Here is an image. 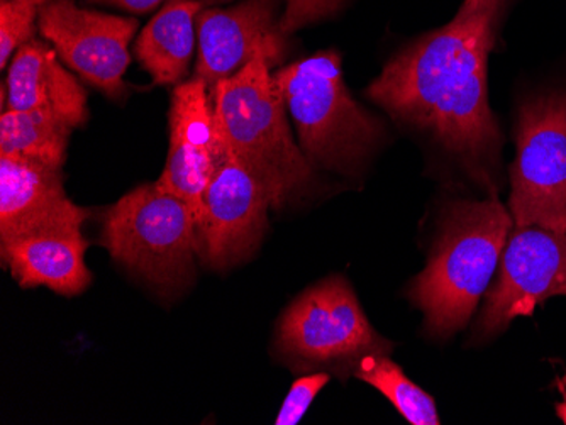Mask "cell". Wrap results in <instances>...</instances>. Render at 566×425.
Segmentation results:
<instances>
[{
  "mask_svg": "<svg viewBox=\"0 0 566 425\" xmlns=\"http://www.w3.org/2000/svg\"><path fill=\"white\" fill-rule=\"evenodd\" d=\"M516 146L509 199L514 226L566 233V91L521 104Z\"/></svg>",
  "mask_w": 566,
  "mask_h": 425,
  "instance_id": "cell-7",
  "label": "cell"
},
{
  "mask_svg": "<svg viewBox=\"0 0 566 425\" xmlns=\"http://www.w3.org/2000/svg\"><path fill=\"white\" fill-rule=\"evenodd\" d=\"M219 0H167L135 43V56L157 85H178L189 72L197 18Z\"/></svg>",
  "mask_w": 566,
  "mask_h": 425,
  "instance_id": "cell-16",
  "label": "cell"
},
{
  "mask_svg": "<svg viewBox=\"0 0 566 425\" xmlns=\"http://www.w3.org/2000/svg\"><path fill=\"white\" fill-rule=\"evenodd\" d=\"M283 2L285 8L280 15V30L285 36L308 24L338 14L346 4V0H283Z\"/></svg>",
  "mask_w": 566,
  "mask_h": 425,
  "instance_id": "cell-20",
  "label": "cell"
},
{
  "mask_svg": "<svg viewBox=\"0 0 566 425\" xmlns=\"http://www.w3.org/2000/svg\"><path fill=\"white\" fill-rule=\"evenodd\" d=\"M50 0H4L0 2V66L8 70L19 47L33 40L36 21Z\"/></svg>",
  "mask_w": 566,
  "mask_h": 425,
  "instance_id": "cell-19",
  "label": "cell"
},
{
  "mask_svg": "<svg viewBox=\"0 0 566 425\" xmlns=\"http://www.w3.org/2000/svg\"><path fill=\"white\" fill-rule=\"evenodd\" d=\"M218 131L208 85L199 78L175 85L170 106V148L157 180L167 192L189 202L199 221L203 192L218 158Z\"/></svg>",
  "mask_w": 566,
  "mask_h": 425,
  "instance_id": "cell-13",
  "label": "cell"
},
{
  "mask_svg": "<svg viewBox=\"0 0 566 425\" xmlns=\"http://www.w3.org/2000/svg\"><path fill=\"white\" fill-rule=\"evenodd\" d=\"M563 385L566 386V373H565V376H563Z\"/></svg>",
  "mask_w": 566,
  "mask_h": 425,
  "instance_id": "cell-24",
  "label": "cell"
},
{
  "mask_svg": "<svg viewBox=\"0 0 566 425\" xmlns=\"http://www.w3.org/2000/svg\"><path fill=\"white\" fill-rule=\"evenodd\" d=\"M4 87L8 109L46 110L69 120L73 128L87 123V92L60 63L55 47L36 38L12 56Z\"/></svg>",
  "mask_w": 566,
  "mask_h": 425,
  "instance_id": "cell-14",
  "label": "cell"
},
{
  "mask_svg": "<svg viewBox=\"0 0 566 425\" xmlns=\"http://www.w3.org/2000/svg\"><path fill=\"white\" fill-rule=\"evenodd\" d=\"M499 2L465 0L450 24L400 50L367 91L396 119L431 135L485 187H494L501 167L502 132L486 87Z\"/></svg>",
  "mask_w": 566,
  "mask_h": 425,
  "instance_id": "cell-1",
  "label": "cell"
},
{
  "mask_svg": "<svg viewBox=\"0 0 566 425\" xmlns=\"http://www.w3.org/2000/svg\"><path fill=\"white\" fill-rule=\"evenodd\" d=\"M559 295L566 297V233L514 226L476 328L482 336L499 334L512 320L530 317L539 304Z\"/></svg>",
  "mask_w": 566,
  "mask_h": 425,
  "instance_id": "cell-10",
  "label": "cell"
},
{
  "mask_svg": "<svg viewBox=\"0 0 566 425\" xmlns=\"http://www.w3.org/2000/svg\"><path fill=\"white\" fill-rule=\"evenodd\" d=\"M512 227L511 212L495 199L460 200L447 209L428 266L409 288L432 338H450L469 323Z\"/></svg>",
  "mask_w": 566,
  "mask_h": 425,
  "instance_id": "cell-2",
  "label": "cell"
},
{
  "mask_svg": "<svg viewBox=\"0 0 566 425\" xmlns=\"http://www.w3.org/2000/svg\"><path fill=\"white\" fill-rule=\"evenodd\" d=\"M270 70L265 59L253 60L209 94L219 139L259 180L279 211L308 189L313 163L292 138L287 107Z\"/></svg>",
  "mask_w": 566,
  "mask_h": 425,
  "instance_id": "cell-3",
  "label": "cell"
},
{
  "mask_svg": "<svg viewBox=\"0 0 566 425\" xmlns=\"http://www.w3.org/2000/svg\"><path fill=\"white\" fill-rule=\"evenodd\" d=\"M88 2H101V4L116 6V8L124 9V11L136 12V14H143V12L153 11L158 8L165 0H88Z\"/></svg>",
  "mask_w": 566,
  "mask_h": 425,
  "instance_id": "cell-22",
  "label": "cell"
},
{
  "mask_svg": "<svg viewBox=\"0 0 566 425\" xmlns=\"http://www.w3.org/2000/svg\"><path fill=\"white\" fill-rule=\"evenodd\" d=\"M87 249L82 230L46 231L0 244L2 262L22 288L46 287L65 297L91 287Z\"/></svg>",
  "mask_w": 566,
  "mask_h": 425,
  "instance_id": "cell-15",
  "label": "cell"
},
{
  "mask_svg": "<svg viewBox=\"0 0 566 425\" xmlns=\"http://www.w3.org/2000/svg\"><path fill=\"white\" fill-rule=\"evenodd\" d=\"M279 6L280 0H241L228 9H203L197 18L193 78L211 92L253 60L280 65L287 52V36L280 30Z\"/></svg>",
  "mask_w": 566,
  "mask_h": 425,
  "instance_id": "cell-11",
  "label": "cell"
},
{
  "mask_svg": "<svg viewBox=\"0 0 566 425\" xmlns=\"http://www.w3.org/2000/svg\"><path fill=\"white\" fill-rule=\"evenodd\" d=\"M72 124L46 110H2L0 157L25 158L63 170Z\"/></svg>",
  "mask_w": 566,
  "mask_h": 425,
  "instance_id": "cell-17",
  "label": "cell"
},
{
  "mask_svg": "<svg viewBox=\"0 0 566 425\" xmlns=\"http://www.w3.org/2000/svg\"><path fill=\"white\" fill-rule=\"evenodd\" d=\"M199 221L189 202L145 183L107 209L102 246L160 294L182 290L196 273Z\"/></svg>",
  "mask_w": 566,
  "mask_h": 425,
  "instance_id": "cell-5",
  "label": "cell"
},
{
  "mask_svg": "<svg viewBox=\"0 0 566 425\" xmlns=\"http://www.w3.org/2000/svg\"><path fill=\"white\" fill-rule=\"evenodd\" d=\"M0 2H4V0H0Z\"/></svg>",
  "mask_w": 566,
  "mask_h": 425,
  "instance_id": "cell-25",
  "label": "cell"
},
{
  "mask_svg": "<svg viewBox=\"0 0 566 425\" xmlns=\"http://www.w3.org/2000/svg\"><path fill=\"white\" fill-rule=\"evenodd\" d=\"M307 160L355 174L384 138L380 120L356 103L336 52H321L273 75Z\"/></svg>",
  "mask_w": 566,
  "mask_h": 425,
  "instance_id": "cell-4",
  "label": "cell"
},
{
  "mask_svg": "<svg viewBox=\"0 0 566 425\" xmlns=\"http://www.w3.org/2000/svg\"><path fill=\"white\" fill-rule=\"evenodd\" d=\"M556 412H558L559 417H562L563 422L566 424V400L563 404L556 405Z\"/></svg>",
  "mask_w": 566,
  "mask_h": 425,
  "instance_id": "cell-23",
  "label": "cell"
},
{
  "mask_svg": "<svg viewBox=\"0 0 566 425\" xmlns=\"http://www.w3.org/2000/svg\"><path fill=\"white\" fill-rule=\"evenodd\" d=\"M214 171L199 215V258L226 269L259 249L272 209L265 189L219 139Z\"/></svg>",
  "mask_w": 566,
  "mask_h": 425,
  "instance_id": "cell-8",
  "label": "cell"
},
{
  "mask_svg": "<svg viewBox=\"0 0 566 425\" xmlns=\"http://www.w3.org/2000/svg\"><path fill=\"white\" fill-rule=\"evenodd\" d=\"M138 26L135 18L78 8L75 0H50L38 19L41 36L53 44L60 60L116 100L126 95L124 75Z\"/></svg>",
  "mask_w": 566,
  "mask_h": 425,
  "instance_id": "cell-9",
  "label": "cell"
},
{
  "mask_svg": "<svg viewBox=\"0 0 566 425\" xmlns=\"http://www.w3.org/2000/svg\"><path fill=\"white\" fill-rule=\"evenodd\" d=\"M355 376L385 395L410 424H440L432 396L410 382L399 364L394 363L387 354L365 358L356 368Z\"/></svg>",
  "mask_w": 566,
  "mask_h": 425,
  "instance_id": "cell-18",
  "label": "cell"
},
{
  "mask_svg": "<svg viewBox=\"0 0 566 425\" xmlns=\"http://www.w3.org/2000/svg\"><path fill=\"white\" fill-rule=\"evenodd\" d=\"M88 215L66 195L63 170L0 157V244L46 231L82 230Z\"/></svg>",
  "mask_w": 566,
  "mask_h": 425,
  "instance_id": "cell-12",
  "label": "cell"
},
{
  "mask_svg": "<svg viewBox=\"0 0 566 425\" xmlns=\"http://www.w3.org/2000/svg\"><path fill=\"white\" fill-rule=\"evenodd\" d=\"M280 353L297 370L355 374L368 357L392 353V342L368 322L352 285L342 277L321 281L285 310L276 331Z\"/></svg>",
  "mask_w": 566,
  "mask_h": 425,
  "instance_id": "cell-6",
  "label": "cell"
},
{
  "mask_svg": "<svg viewBox=\"0 0 566 425\" xmlns=\"http://www.w3.org/2000/svg\"><path fill=\"white\" fill-rule=\"evenodd\" d=\"M329 382V374L319 371V373L305 374L302 379L292 385L287 399L280 408L276 425H295L304 417L307 408L313 404L314 399L319 395L321 390Z\"/></svg>",
  "mask_w": 566,
  "mask_h": 425,
  "instance_id": "cell-21",
  "label": "cell"
}]
</instances>
